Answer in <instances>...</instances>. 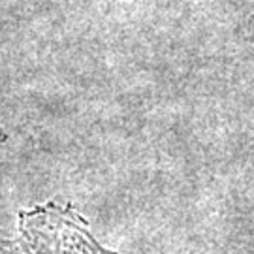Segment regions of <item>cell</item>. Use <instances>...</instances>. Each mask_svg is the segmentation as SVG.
Returning a JSON list of instances; mask_svg holds the SVG:
<instances>
[{
  "mask_svg": "<svg viewBox=\"0 0 254 254\" xmlns=\"http://www.w3.org/2000/svg\"><path fill=\"white\" fill-rule=\"evenodd\" d=\"M21 232L34 254H115L102 249L72 205L47 203L21 213Z\"/></svg>",
  "mask_w": 254,
  "mask_h": 254,
  "instance_id": "obj_1",
  "label": "cell"
},
{
  "mask_svg": "<svg viewBox=\"0 0 254 254\" xmlns=\"http://www.w3.org/2000/svg\"><path fill=\"white\" fill-rule=\"evenodd\" d=\"M0 139H2V130H0Z\"/></svg>",
  "mask_w": 254,
  "mask_h": 254,
  "instance_id": "obj_2",
  "label": "cell"
}]
</instances>
